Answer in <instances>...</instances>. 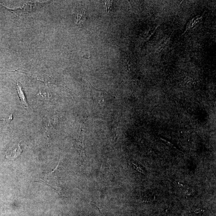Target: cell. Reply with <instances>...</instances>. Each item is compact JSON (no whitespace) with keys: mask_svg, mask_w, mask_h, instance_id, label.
<instances>
[{"mask_svg":"<svg viewBox=\"0 0 216 216\" xmlns=\"http://www.w3.org/2000/svg\"><path fill=\"white\" fill-rule=\"evenodd\" d=\"M47 3V2H29L25 3L22 7L15 9H8L5 6H3L7 9L8 10L11 11L15 15H21L23 14L29 13V12H33L37 11L40 9L41 8L44 7Z\"/></svg>","mask_w":216,"mask_h":216,"instance_id":"6da1fadb","label":"cell"},{"mask_svg":"<svg viewBox=\"0 0 216 216\" xmlns=\"http://www.w3.org/2000/svg\"><path fill=\"white\" fill-rule=\"evenodd\" d=\"M17 72L25 73L35 79L39 80L41 82L46 83V84H55L58 85L62 86L64 87L65 88H66L65 85L62 84V83L59 82L55 79H54L53 77L45 74L44 73H41V72L35 71V70L27 72L17 70Z\"/></svg>","mask_w":216,"mask_h":216,"instance_id":"7a4b0ae2","label":"cell"},{"mask_svg":"<svg viewBox=\"0 0 216 216\" xmlns=\"http://www.w3.org/2000/svg\"><path fill=\"white\" fill-rule=\"evenodd\" d=\"M22 152L20 144L14 143L5 152L6 157L8 159H14L17 157Z\"/></svg>","mask_w":216,"mask_h":216,"instance_id":"3957f363","label":"cell"},{"mask_svg":"<svg viewBox=\"0 0 216 216\" xmlns=\"http://www.w3.org/2000/svg\"><path fill=\"white\" fill-rule=\"evenodd\" d=\"M16 89L22 107L25 108H28L29 106H28L26 97L24 94L23 87L22 84L19 82H17Z\"/></svg>","mask_w":216,"mask_h":216,"instance_id":"277c9868","label":"cell"},{"mask_svg":"<svg viewBox=\"0 0 216 216\" xmlns=\"http://www.w3.org/2000/svg\"><path fill=\"white\" fill-rule=\"evenodd\" d=\"M202 19L203 16L202 15H197V16L193 18L188 23L187 26H186L185 32L190 30L193 29L194 26L197 25V24H198L200 22Z\"/></svg>","mask_w":216,"mask_h":216,"instance_id":"5b68a950","label":"cell"},{"mask_svg":"<svg viewBox=\"0 0 216 216\" xmlns=\"http://www.w3.org/2000/svg\"><path fill=\"white\" fill-rule=\"evenodd\" d=\"M79 137V153L82 160H84L85 155L84 152V135L83 130H82L80 134Z\"/></svg>","mask_w":216,"mask_h":216,"instance_id":"8992f818","label":"cell"},{"mask_svg":"<svg viewBox=\"0 0 216 216\" xmlns=\"http://www.w3.org/2000/svg\"><path fill=\"white\" fill-rule=\"evenodd\" d=\"M87 19V12L84 9L78 11L77 13V21L76 22L77 25H80L85 22Z\"/></svg>","mask_w":216,"mask_h":216,"instance_id":"52a82bcc","label":"cell"},{"mask_svg":"<svg viewBox=\"0 0 216 216\" xmlns=\"http://www.w3.org/2000/svg\"><path fill=\"white\" fill-rule=\"evenodd\" d=\"M178 183L179 186L180 190L185 194L187 195H190L193 194V190L191 188L189 187L187 185L183 184V183H180L179 182Z\"/></svg>","mask_w":216,"mask_h":216,"instance_id":"ba28073f","label":"cell"},{"mask_svg":"<svg viewBox=\"0 0 216 216\" xmlns=\"http://www.w3.org/2000/svg\"><path fill=\"white\" fill-rule=\"evenodd\" d=\"M143 200L146 202H151L153 201L155 199V197L153 195H152L149 193H146L143 195Z\"/></svg>","mask_w":216,"mask_h":216,"instance_id":"9c48e42d","label":"cell"},{"mask_svg":"<svg viewBox=\"0 0 216 216\" xmlns=\"http://www.w3.org/2000/svg\"><path fill=\"white\" fill-rule=\"evenodd\" d=\"M113 1H106L105 2L106 6L107 11L108 13L111 12L113 8Z\"/></svg>","mask_w":216,"mask_h":216,"instance_id":"30bf717a","label":"cell"},{"mask_svg":"<svg viewBox=\"0 0 216 216\" xmlns=\"http://www.w3.org/2000/svg\"><path fill=\"white\" fill-rule=\"evenodd\" d=\"M132 164L133 165V167L134 169H135V170L138 171L139 172V173L145 175V172L144 171V170H143V169H142V167H141V166H139L137 164L132 162Z\"/></svg>","mask_w":216,"mask_h":216,"instance_id":"8fae6325","label":"cell"},{"mask_svg":"<svg viewBox=\"0 0 216 216\" xmlns=\"http://www.w3.org/2000/svg\"><path fill=\"white\" fill-rule=\"evenodd\" d=\"M160 139H161V140L163 141V142H166V143H167L168 145H169V146L175 148V149H176V147H175V146L173 144L171 143L170 142H168V141H167V140H166L163 139V138H160Z\"/></svg>","mask_w":216,"mask_h":216,"instance_id":"7c38bea8","label":"cell"},{"mask_svg":"<svg viewBox=\"0 0 216 216\" xmlns=\"http://www.w3.org/2000/svg\"><path fill=\"white\" fill-rule=\"evenodd\" d=\"M203 211L202 209H199L195 210L194 212L196 213V214H199L202 212Z\"/></svg>","mask_w":216,"mask_h":216,"instance_id":"4fadbf2b","label":"cell"}]
</instances>
